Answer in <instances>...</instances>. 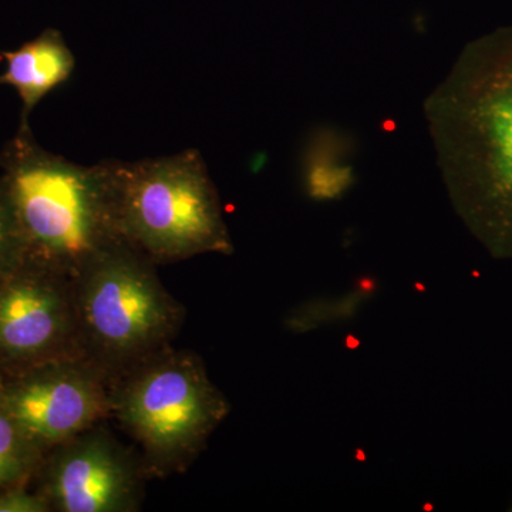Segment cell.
<instances>
[{"label":"cell","instance_id":"6da1fadb","mask_svg":"<svg viewBox=\"0 0 512 512\" xmlns=\"http://www.w3.org/2000/svg\"><path fill=\"white\" fill-rule=\"evenodd\" d=\"M424 116L458 217L488 254L512 259V26L467 43Z\"/></svg>","mask_w":512,"mask_h":512},{"label":"cell","instance_id":"7a4b0ae2","mask_svg":"<svg viewBox=\"0 0 512 512\" xmlns=\"http://www.w3.org/2000/svg\"><path fill=\"white\" fill-rule=\"evenodd\" d=\"M26 259L77 278L94 259L124 244L117 231L109 160L80 165L40 147L19 124L0 151Z\"/></svg>","mask_w":512,"mask_h":512},{"label":"cell","instance_id":"3957f363","mask_svg":"<svg viewBox=\"0 0 512 512\" xmlns=\"http://www.w3.org/2000/svg\"><path fill=\"white\" fill-rule=\"evenodd\" d=\"M120 239L154 264L234 251L217 188L197 150L109 160Z\"/></svg>","mask_w":512,"mask_h":512},{"label":"cell","instance_id":"277c9868","mask_svg":"<svg viewBox=\"0 0 512 512\" xmlns=\"http://www.w3.org/2000/svg\"><path fill=\"white\" fill-rule=\"evenodd\" d=\"M154 265L119 244L73 281L84 356L111 376L167 349L183 322V306L161 284Z\"/></svg>","mask_w":512,"mask_h":512},{"label":"cell","instance_id":"5b68a950","mask_svg":"<svg viewBox=\"0 0 512 512\" xmlns=\"http://www.w3.org/2000/svg\"><path fill=\"white\" fill-rule=\"evenodd\" d=\"M116 380L110 413L156 471L190 463L229 412L227 399L194 353L161 350Z\"/></svg>","mask_w":512,"mask_h":512},{"label":"cell","instance_id":"8992f818","mask_svg":"<svg viewBox=\"0 0 512 512\" xmlns=\"http://www.w3.org/2000/svg\"><path fill=\"white\" fill-rule=\"evenodd\" d=\"M113 376L86 356L0 373V406L43 454L97 426L111 409Z\"/></svg>","mask_w":512,"mask_h":512},{"label":"cell","instance_id":"52a82bcc","mask_svg":"<svg viewBox=\"0 0 512 512\" xmlns=\"http://www.w3.org/2000/svg\"><path fill=\"white\" fill-rule=\"evenodd\" d=\"M84 356L73 281L26 259L0 278V373Z\"/></svg>","mask_w":512,"mask_h":512},{"label":"cell","instance_id":"ba28073f","mask_svg":"<svg viewBox=\"0 0 512 512\" xmlns=\"http://www.w3.org/2000/svg\"><path fill=\"white\" fill-rule=\"evenodd\" d=\"M96 427V426H94ZM84 431L47 451L39 491L59 512L136 511L141 498L136 461L103 430Z\"/></svg>","mask_w":512,"mask_h":512},{"label":"cell","instance_id":"9c48e42d","mask_svg":"<svg viewBox=\"0 0 512 512\" xmlns=\"http://www.w3.org/2000/svg\"><path fill=\"white\" fill-rule=\"evenodd\" d=\"M6 62L0 74V86H10L22 100L20 124L28 126L29 117L47 94L70 79L76 57L67 46L62 33L46 29L12 52H0Z\"/></svg>","mask_w":512,"mask_h":512},{"label":"cell","instance_id":"30bf717a","mask_svg":"<svg viewBox=\"0 0 512 512\" xmlns=\"http://www.w3.org/2000/svg\"><path fill=\"white\" fill-rule=\"evenodd\" d=\"M45 454L0 406V490L26 484L36 476Z\"/></svg>","mask_w":512,"mask_h":512},{"label":"cell","instance_id":"8fae6325","mask_svg":"<svg viewBox=\"0 0 512 512\" xmlns=\"http://www.w3.org/2000/svg\"><path fill=\"white\" fill-rule=\"evenodd\" d=\"M319 144L318 138L309 147L303 168L306 194L316 201L342 197L353 184V170L339 160L330 147Z\"/></svg>","mask_w":512,"mask_h":512},{"label":"cell","instance_id":"7c38bea8","mask_svg":"<svg viewBox=\"0 0 512 512\" xmlns=\"http://www.w3.org/2000/svg\"><path fill=\"white\" fill-rule=\"evenodd\" d=\"M26 261L25 242L12 198L0 175V278Z\"/></svg>","mask_w":512,"mask_h":512},{"label":"cell","instance_id":"4fadbf2b","mask_svg":"<svg viewBox=\"0 0 512 512\" xmlns=\"http://www.w3.org/2000/svg\"><path fill=\"white\" fill-rule=\"evenodd\" d=\"M50 505L39 491H30L26 484L0 490V512H49Z\"/></svg>","mask_w":512,"mask_h":512}]
</instances>
